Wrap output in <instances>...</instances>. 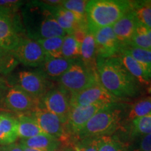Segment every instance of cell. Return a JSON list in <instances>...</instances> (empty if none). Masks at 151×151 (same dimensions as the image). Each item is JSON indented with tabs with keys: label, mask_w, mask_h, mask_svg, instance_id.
Masks as SVG:
<instances>
[{
	"label": "cell",
	"mask_w": 151,
	"mask_h": 151,
	"mask_svg": "<svg viewBox=\"0 0 151 151\" xmlns=\"http://www.w3.org/2000/svg\"><path fill=\"white\" fill-rule=\"evenodd\" d=\"M100 85L117 99L134 97L141 92V85L130 74L118 55L97 59Z\"/></svg>",
	"instance_id": "cell-1"
},
{
	"label": "cell",
	"mask_w": 151,
	"mask_h": 151,
	"mask_svg": "<svg viewBox=\"0 0 151 151\" xmlns=\"http://www.w3.org/2000/svg\"><path fill=\"white\" fill-rule=\"evenodd\" d=\"M21 16L26 36L32 40L67 35L43 1H28L22 9Z\"/></svg>",
	"instance_id": "cell-2"
},
{
	"label": "cell",
	"mask_w": 151,
	"mask_h": 151,
	"mask_svg": "<svg viewBox=\"0 0 151 151\" xmlns=\"http://www.w3.org/2000/svg\"><path fill=\"white\" fill-rule=\"evenodd\" d=\"M132 9L131 1L127 0H91L86 6L88 29L96 30L112 27Z\"/></svg>",
	"instance_id": "cell-3"
},
{
	"label": "cell",
	"mask_w": 151,
	"mask_h": 151,
	"mask_svg": "<svg viewBox=\"0 0 151 151\" xmlns=\"http://www.w3.org/2000/svg\"><path fill=\"white\" fill-rule=\"evenodd\" d=\"M122 116V109L118 103L112 104L96 113L73 140L111 136L120 126Z\"/></svg>",
	"instance_id": "cell-4"
},
{
	"label": "cell",
	"mask_w": 151,
	"mask_h": 151,
	"mask_svg": "<svg viewBox=\"0 0 151 151\" xmlns=\"http://www.w3.org/2000/svg\"><path fill=\"white\" fill-rule=\"evenodd\" d=\"M58 84L69 94H75L99 83L96 71L86 67L78 59L58 79Z\"/></svg>",
	"instance_id": "cell-5"
},
{
	"label": "cell",
	"mask_w": 151,
	"mask_h": 151,
	"mask_svg": "<svg viewBox=\"0 0 151 151\" xmlns=\"http://www.w3.org/2000/svg\"><path fill=\"white\" fill-rule=\"evenodd\" d=\"M39 108H41V99L16 86H11L0 104V109L16 114H28Z\"/></svg>",
	"instance_id": "cell-6"
},
{
	"label": "cell",
	"mask_w": 151,
	"mask_h": 151,
	"mask_svg": "<svg viewBox=\"0 0 151 151\" xmlns=\"http://www.w3.org/2000/svg\"><path fill=\"white\" fill-rule=\"evenodd\" d=\"M24 37L27 36L19 11L0 16V48L13 51Z\"/></svg>",
	"instance_id": "cell-7"
},
{
	"label": "cell",
	"mask_w": 151,
	"mask_h": 151,
	"mask_svg": "<svg viewBox=\"0 0 151 151\" xmlns=\"http://www.w3.org/2000/svg\"><path fill=\"white\" fill-rule=\"evenodd\" d=\"M13 86L19 87L39 99H42L49 90L54 88L52 81L39 70L19 71L13 80Z\"/></svg>",
	"instance_id": "cell-8"
},
{
	"label": "cell",
	"mask_w": 151,
	"mask_h": 151,
	"mask_svg": "<svg viewBox=\"0 0 151 151\" xmlns=\"http://www.w3.org/2000/svg\"><path fill=\"white\" fill-rule=\"evenodd\" d=\"M28 114L37 121L43 133L58 139L62 143H70L66 132V124L59 116L42 108Z\"/></svg>",
	"instance_id": "cell-9"
},
{
	"label": "cell",
	"mask_w": 151,
	"mask_h": 151,
	"mask_svg": "<svg viewBox=\"0 0 151 151\" xmlns=\"http://www.w3.org/2000/svg\"><path fill=\"white\" fill-rule=\"evenodd\" d=\"M114 104V103H113ZM110 104H94L82 106L71 108L66 122V132L71 142L76 136L86 125L89 120L99 111L106 108Z\"/></svg>",
	"instance_id": "cell-10"
},
{
	"label": "cell",
	"mask_w": 151,
	"mask_h": 151,
	"mask_svg": "<svg viewBox=\"0 0 151 151\" xmlns=\"http://www.w3.org/2000/svg\"><path fill=\"white\" fill-rule=\"evenodd\" d=\"M41 108L59 116L66 124L71 110L70 94L60 86L54 87L41 99Z\"/></svg>",
	"instance_id": "cell-11"
},
{
	"label": "cell",
	"mask_w": 151,
	"mask_h": 151,
	"mask_svg": "<svg viewBox=\"0 0 151 151\" xmlns=\"http://www.w3.org/2000/svg\"><path fill=\"white\" fill-rule=\"evenodd\" d=\"M12 52L19 63L30 67H39L47 57L39 43L27 37L22 38Z\"/></svg>",
	"instance_id": "cell-12"
},
{
	"label": "cell",
	"mask_w": 151,
	"mask_h": 151,
	"mask_svg": "<svg viewBox=\"0 0 151 151\" xmlns=\"http://www.w3.org/2000/svg\"><path fill=\"white\" fill-rule=\"evenodd\" d=\"M118 100L107 92L99 83L77 93L70 94L71 108L101 104H110L118 103Z\"/></svg>",
	"instance_id": "cell-13"
},
{
	"label": "cell",
	"mask_w": 151,
	"mask_h": 151,
	"mask_svg": "<svg viewBox=\"0 0 151 151\" xmlns=\"http://www.w3.org/2000/svg\"><path fill=\"white\" fill-rule=\"evenodd\" d=\"M93 35L97 58H108L120 54L122 47L113 32L112 27L96 30Z\"/></svg>",
	"instance_id": "cell-14"
},
{
	"label": "cell",
	"mask_w": 151,
	"mask_h": 151,
	"mask_svg": "<svg viewBox=\"0 0 151 151\" xmlns=\"http://www.w3.org/2000/svg\"><path fill=\"white\" fill-rule=\"evenodd\" d=\"M48 6L57 22L67 35H73L76 32L88 30L86 18H80L60 5Z\"/></svg>",
	"instance_id": "cell-15"
},
{
	"label": "cell",
	"mask_w": 151,
	"mask_h": 151,
	"mask_svg": "<svg viewBox=\"0 0 151 151\" xmlns=\"http://www.w3.org/2000/svg\"><path fill=\"white\" fill-rule=\"evenodd\" d=\"M138 24L139 21L134 11L131 9L112 26L113 32L122 49L129 46Z\"/></svg>",
	"instance_id": "cell-16"
},
{
	"label": "cell",
	"mask_w": 151,
	"mask_h": 151,
	"mask_svg": "<svg viewBox=\"0 0 151 151\" xmlns=\"http://www.w3.org/2000/svg\"><path fill=\"white\" fill-rule=\"evenodd\" d=\"M78 59L52 58L47 56L39 67V70L50 81H58Z\"/></svg>",
	"instance_id": "cell-17"
},
{
	"label": "cell",
	"mask_w": 151,
	"mask_h": 151,
	"mask_svg": "<svg viewBox=\"0 0 151 151\" xmlns=\"http://www.w3.org/2000/svg\"><path fill=\"white\" fill-rule=\"evenodd\" d=\"M118 56L126 69L141 86H149L151 84L150 67L137 62L124 50H121Z\"/></svg>",
	"instance_id": "cell-18"
},
{
	"label": "cell",
	"mask_w": 151,
	"mask_h": 151,
	"mask_svg": "<svg viewBox=\"0 0 151 151\" xmlns=\"http://www.w3.org/2000/svg\"><path fill=\"white\" fill-rule=\"evenodd\" d=\"M18 138V120L11 113L0 114V145L9 146L16 142Z\"/></svg>",
	"instance_id": "cell-19"
},
{
	"label": "cell",
	"mask_w": 151,
	"mask_h": 151,
	"mask_svg": "<svg viewBox=\"0 0 151 151\" xmlns=\"http://www.w3.org/2000/svg\"><path fill=\"white\" fill-rule=\"evenodd\" d=\"M97 51L93 33L88 31L81 42V61L92 70L97 71Z\"/></svg>",
	"instance_id": "cell-20"
},
{
	"label": "cell",
	"mask_w": 151,
	"mask_h": 151,
	"mask_svg": "<svg viewBox=\"0 0 151 151\" xmlns=\"http://www.w3.org/2000/svg\"><path fill=\"white\" fill-rule=\"evenodd\" d=\"M18 134L20 139H27L44 134L37 121L29 114H17Z\"/></svg>",
	"instance_id": "cell-21"
},
{
	"label": "cell",
	"mask_w": 151,
	"mask_h": 151,
	"mask_svg": "<svg viewBox=\"0 0 151 151\" xmlns=\"http://www.w3.org/2000/svg\"><path fill=\"white\" fill-rule=\"evenodd\" d=\"M19 143L39 150L54 151L60 145V141L46 134H41L29 139H20Z\"/></svg>",
	"instance_id": "cell-22"
},
{
	"label": "cell",
	"mask_w": 151,
	"mask_h": 151,
	"mask_svg": "<svg viewBox=\"0 0 151 151\" xmlns=\"http://www.w3.org/2000/svg\"><path fill=\"white\" fill-rule=\"evenodd\" d=\"M151 113V95L136 101L131 105L126 116V121L130 123L132 120Z\"/></svg>",
	"instance_id": "cell-23"
},
{
	"label": "cell",
	"mask_w": 151,
	"mask_h": 151,
	"mask_svg": "<svg viewBox=\"0 0 151 151\" xmlns=\"http://www.w3.org/2000/svg\"><path fill=\"white\" fill-rule=\"evenodd\" d=\"M62 57L67 59H80L81 42L73 35H66L62 45Z\"/></svg>",
	"instance_id": "cell-24"
},
{
	"label": "cell",
	"mask_w": 151,
	"mask_h": 151,
	"mask_svg": "<svg viewBox=\"0 0 151 151\" xmlns=\"http://www.w3.org/2000/svg\"><path fill=\"white\" fill-rule=\"evenodd\" d=\"M129 46L151 50V29L139 22Z\"/></svg>",
	"instance_id": "cell-25"
},
{
	"label": "cell",
	"mask_w": 151,
	"mask_h": 151,
	"mask_svg": "<svg viewBox=\"0 0 151 151\" xmlns=\"http://www.w3.org/2000/svg\"><path fill=\"white\" fill-rule=\"evenodd\" d=\"M132 10L138 21L145 27L151 29V6L145 1H131Z\"/></svg>",
	"instance_id": "cell-26"
},
{
	"label": "cell",
	"mask_w": 151,
	"mask_h": 151,
	"mask_svg": "<svg viewBox=\"0 0 151 151\" xmlns=\"http://www.w3.org/2000/svg\"><path fill=\"white\" fill-rule=\"evenodd\" d=\"M65 37H53L39 39V43L47 56L52 58H61L62 45Z\"/></svg>",
	"instance_id": "cell-27"
},
{
	"label": "cell",
	"mask_w": 151,
	"mask_h": 151,
	"mask_svg": "<svg viewBox=\"0 0 151 151\" xmlns=\"http://www.w3.org/2000/svg\"><path fill=\"white\" fill-rule=\"evenodd\" d=\"M130 135L139 137L151 133V113L141 118L134 119L130 122Z\"/></svg>",
	"instance_id": "cell-28"
},
{
	"label": "cell",
	"mask_w": 151,
	"mask_h": 151,
	"mask_svg": "<svg viewBox=\"0 0 151 151\" xmlns=\"http://www.w3.org/2000/svg\"><path fill=\"white\" fill-rule=\"evenodd\" d=\"M18 64L12 51L0 48V76L10 74Z\"/></svg>",
	"instance_id": "cell-29"
},
{
	"label": "cell",
	"mask_w": 151,
	"mask_h": 151,
	"mask_svg": "<svg viewBox=\"0 0 151 151\" xmlns=\"http://www.w3.org/2000/svg\"><path fill=\"white\" fill-rule=\"evenodd\" d=\"M121 50L127 52L137 62L151 68V50L128 46L124 47Z\"/></svg>",
	"instance_id": "cell-30"
},
{
	"label": "cell",
	"mask_w": 151,
	"mask_h": 151,
	"mask_svg": "<svg viewBox=\"0 0 151 151\" xmlns=\"http://www.w3.org/2000/svg\"><path fill=\"white\" fill-rule=\"evenodd\" d=\"M88 1L87 0H62L60 6L80 18H86V6Z\"/></svg>",
	"instance_id": "cell-31"
},
{
	"label": "cell",
	"mask_w": 151,
	"mask_h": 151,
	"mask_svg": "<svg viewBox=\"0 0 151 151\" xmlns=\"http://www.w3.org/2000/svg\"><path fill=\"white\" fill-rule=\"evenodd\" d=\"M98 151H126L124 145L111 136L99 137Z\"/></svg>",
	"instance_id": "cell-32"
},
{
	"label": "cell",
	"mask_w": 151,
	"mask_h": 151,
	"mask_svg": "<svg viewBox=\"0 0 151 151\" xmlns=\"http://www.w3.org/2000/svg\"><path fill=\"white\" fill-rule=\"evenodd\" d=\"M73 151H98L99 138L76 139L71 143Z\"/></svg>",
	"instance_id": "cell-33"
},
{
	"label": "cell",
	"mask_w": 151,
	"mask_h": 151,
	"mask_svg": "<svg viewBox=\"0 0 151 151\" xmlns=\"http://www.w3.org/2000/svg\"><path fill=\"white\" fill-rule=\"evenodd\" d=\"M133 151H151V133L139 137Z\"/></svg>",
	"instance_id": "cell-34"
},
{
	"label": "cell",
	"mask_w": 151,
	"mask_h": 151,
	"mask_svg": "<svg viewBox=\"0 0 151 151\" xmlns=\"http://www.w3.org/2000/svg\"><path fill=\"white\" fill-rule=\"evenodd\" d=\"M24 4L23 1L18 0H0V6L19 11L20 7Z\"/></svg>",
	"instance_id": "cell-35"
},
{
	"label": "cell",
	"mask_w": 151,
	"mask_h": 151,
	"mask_svg": "<svg viewBox=\"0 0 151 151\" xmlns=\"http://www.w3.org/2000/svg\"><path fill=\"white\" fill-rule=\"evenodd\" d=\"M10 87L11 85L9 84L8 81L3 76H0V104Z\"/></svg>",
	"instance_id": "cell-36"
},
{
	"label": "cell",
	"mask_w": 151,
	"mask_h": 151,
	"mask_svg": "<svg viewBox=\"0 0 151 151\" xmlns=\"http://www.w3.org/2000/svg\"><path fill=\"white\" fill-rule=\"evenodd\" d=\"M5 149L6 151H23L22 149L21 148L19 143H12V144L9 145V146H2Z\"/></svg>",
	"instance_id": "cell-37"
},
{
	"label": "cell",
	"mask_w": 151,
	"mask_h": 151,
	"mask_svg": "<svg viewBox=\"0 0 151 151\" xmlns=\"http://www.w3.org/2000/svg\"><path fill=\"white\" fill-rule=\"evenodd\" d=\"M19 11L14 10V9H11L9 8H5V7L0 6V16H4V15H8L13 14V13L18 12Z\"/></svg>",
	"instance_id": "cell-38"
},
{
	"label": "cell",
	"mask_w": 151,
	"mask_h": 151,
	"mask_svg": "<svg viewBox=\"0 0 151 151\" xmlns=\"http://www.w3.org/2000/svg\"><path fill=\"white\" fill-rule=\"evenodd\" d=\"M43 1L49 6H59L61 4L62 0H45Z\"/></svg>",
	"instance_id": "cell-39"
},
{
	"label": "cell",
	"mask_w": 151,
	"mask_h": 151,
	"mask_svg": "<svg viewBox=\"0 0 151 151\" xmlns=\"http://www.w3.org/2000/svg\"><path fill=\"white\" fill-rule=\"evenodd\" d=\"M19 145H20V147H21V148L22 149V150H23V151H42V150H37V149H34V148H29V147L24 146V145L21 144V143H19Z\"/></svg>",
	"instance_id": "cell-40"
},
{
	"label": "cell",
	"mask_w": 151,
	"mask_h": 151,
	"mask_svg": "<svg viewBox=\"0 0 151 151\" xmlns=\"http://www.w3.org/2000/svg\"><path fill=\"white\" fill-rule=\"evenodd\" d=\"M0 151H6V150L2 146H1V147H0Z\"/></svg>",
	"instance_id": "cell-41"
},
{
	"label": "cell",
	"mask_w": 151,
	"mask_h": 151,
	"mask_svg": "<svg viewBox=\"0 0 151 151\" xmlns=\"http://www.w3.org/2000/svg\"><path fill=\"white\" fill-rule=\"evenodd\" d=\"M146 1H147V3H148L149 5L151 6V0H146Z\"/></svg>",
	"instance_id": "cell-42"
}]
</instances>
